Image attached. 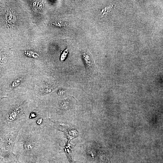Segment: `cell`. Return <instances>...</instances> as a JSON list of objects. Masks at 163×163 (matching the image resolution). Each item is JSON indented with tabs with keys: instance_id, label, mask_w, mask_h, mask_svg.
<instances>
[{
	"instance_id": "6da1fadb",
	"label": "cell",
	"mask_w": 163,
	"mask_h": 163,
	"mask_svg": "<svg viewBox=\"0 0 163 163\" xmlns=\"http://www.w3.org/2000/svg\"><path fill=\"white\" fill-rule=\"evenodd\" d=\"M43 131L24 124L18 133L13 152L25 155L38 154L42 150Z\"/></svg>"
},
{
	"instance_id": "7a4b0ae2",
	"label": "cell",
	"mask_w": 163,
	"mask_h": 163,
	"mask_svg": "<svg viewBox=\"0 0 163 163\" xmlns=\"http://www.w3.org/2000/svg\"><path fill=\"white\" fill-rule=\"evenodd\" d=\"M83 58L86 67L90 68L94 65V62L89 53L84 52L83 54Z\"/></svg>"
},
{
	"instance_id": "3957f363",
	"label": "cell",
	"mask_w": 163,
	"mask_h": 163,
	"mask_svg": "<svg viewBox=\"0 0 163 163\" xmlns=\"http://www.w3.org/2000/svg\"><path fill=\"white\" fill-rule=\"evenodd\" d=\"M23 77L20 78L14 81L11 84L10 87L12 88H14L19 86L23 81Z\"/></svg>"
},
{
	"instance_id": "277c9868",
	"label": "cell",
	"mask_w": 163,
	"mask_h": 163,
	"mask_svg": "<svg viewBox=\"0 0 163 163\" xmlns=\"http://www.w3.org/2000/svg\"><path fill=\"white\" fill-rule=\"evenodd\" d=\"M68 52V49H66V50L63 52L62 54L61 58V61H63L65 60L67 55Z\"/></svg>"
},
{
	"instance_id": "5b68a950",
	"label": "cell",
	"mask_w": 163,
	"mask_h": 163,
	"mask_svg": "<svg viewBox=\"0 0 163 163\" xmlns=\"http://www.w3.org/2000/svg\"><path fill=\"white\" fill-rule=\"evenodd\" d=\"M52 91L51 88L50 87H47L44 88L43 93L44 94L50 92Z\"/></svg>"
}]
</instances>
